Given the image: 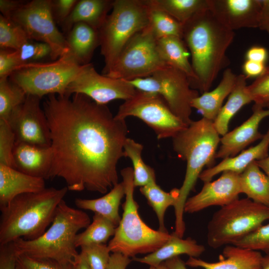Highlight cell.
I'll return each mask as SVG.
<instances>
[{
	"instance_id": "10",
	"label": "cell",
	"mask_w": 269,
	"mask_h": 269,
	"mask_svg": "<svg viewBox=\"0 0 269 269\" xmlns=\"http://www.w3.org/2000/svg\"><path fill=\"white\" fill-rule=\"evenodd\" d=\"M127 81L137 90L160 95L172 113L185 124L192 121V102L199 95L191 88L189 78L182 71L167 65L149 76Z\"/></svg>"
},
{
	"instance_id": "19",
	"label": "cell",
	"mask_w": 269,
	"mask_h": 269,
	"mask_svg": "<svg viewBox=\"0 0 269 269\" xmlns=\"http://www.w3.org/2000/svg\"><path fill=\"white\" fill-rule=\"evenodd\" d=\"M13 158L15 169L32 176L49 179L53 162L51 146L15 142Z\"/></svg>"
},
{
	"instance_id": "35",
	"label": "cell",
	"mask_w": 269,
	"mask_h": 269,
	"mask_svg": "<svg viewBox=\"0 0 269 269\" xmlns=\"http://www.w3.org/2000/svg\"><path fill=\"white\" fill-rule=\"evenodd\" d=\"M148 5V25L157 39L168 36L182 38L183 25L165 11L152 5L147 0Z\"/></svg>"
},
{
	"instance_id": "27",
	"label": "cell",
	"mask_w": 269,
	"mask_h": 269,
	"mask_svg": "<svg viewBox=\"0 0 269 269\" xmlns=\"http://www.w3.org/2000/svg\"><path fill=\"white\" fill-rule=\"evenodd\" d=\"M157 47L166 64L184 72L189 78L191 87L194 89L196 77L189 60L190 53L183 39L177 36L159 38L157 39Z\"/></svg>"
},
{
	"instance_id": "46",
	"label": "cell",
	"mask_w": 269,
	"mask_h": 269,
	"mask_svg": "<svg viewBox=\"0 0 269 269\" xmlns=\"http://www.w3.org/2000/svg\"><path fill=\"white\" fill-rule=\"evenodd\" d=\"M16 258L11 243L0 246V269H16Z\"/></svg>"
},
{
	"instance_id": "42",
	"label": "cell",
	"mask_w": 269,
	"mask_h": 269,
	"mask_svg": "<svg viewBox=\"0 0 269 269\" xmlns=\"http://www.w3.org/2000/svg\"><path fill=\"white\" fill-rule=\"evenodd\" d=\"M80 248V254L84 257L90 269H106L111 256L108 245H92Z\"/></svg>"
},
{
	"instance_id": "12",
	"label": "cell",
	"mask_w": 269,
	"mask_h": 269,
	"mask_svg": "<svg viewBox=\"0 0 269 269\" xmlns=\"http://www.w3.org/2000/svg\"><path fill=\"white\" fill-rule=\"evenodd\" d=\"M130 116L143 121L154 132L158 139L172 138L188 126L172 113L160 95L138 90L124 101L115 116L119 120Z\"/></svg>"
},
{
	"instance_id": "3",
	"label": "cell",
	"mask_w": 269,
	"mask_h": 269,
	"mask_svg": "<svg viewBox=\"0 0 269 269\" xmlns=\"http://www.w3.org/2000/svg\"><path fill=\"white\" fill-rule=\"evenodd\" d=\"M172 139L174 151L179 158L186 162L184 179L179 189L178 199L174 207L175 217L174 233L183 238L185 231L183 220L185 202L190 192L194 189L203 167L212 166L221 138L213 122L202 118L192 121Z\"/></svg>"
},
{
	"instance_id": "45",
	"label": "cell",
	"mask_w": 269,
	"mask_h": 269,
	"mask_svg": "<svg viewBox=\"0 0 269 269\" xmlns=\"http://www.w3.org/2000/svg\"><path fill=\"white\" fill-rule=\"evenodd\" d=\"M18 66L16 50L0 49V78L8 77Z\"/></svg>"
},
{
	"instance_id": "24",
	"label": "cell",
	"mask_w": 269,
	"mask_h": 269,
	"mask_svg": "<svg viewBox=\"0 0 269 269\" xmlns=\"http://www.w3.org/2000/svg\"><path fill=\"white\" fill-rule=\"evenodd\" d=\"M237 79V75L230 68L225 69L216 88L195 98L192 102V108L196 109L203 118L213 122L222 108L224 100L232 91Z\"/></svg>"
},
{
	"instance_id": "31",
	"label": "cell",
	"mask_w": 269,
	"mask_h": 269,
	"mask_svg": "<svg viewBox=\"0 0 269 269\" xmlns=\"http://www.w3.org/2000/svg\"><path fill=\"white\" fill-rule=\"evenodd\" d=\"M139 190L156 215L159 223L158 230L167 232L164 223L165 213L169 207L176 205L179 195V189L174 188L170 192H166L156 182H154L140 187Z\"/></svg>"
},
{
	"instance_id": "1",
	"label": "cell",
	"mask_w": 269,
	"mask_h": 269,
	"mask_svg": "<svg viewBox=\"0 0 269 269\" xmlns=\"http://www.w3.org/2000/svg\"><path fill=\"white\" fill-rule=\"evenodd\" d=\"M42 108L53 151L49 179H63L72 191L105 194L117 185L128 138L125 120L82 94L49 95Z\"/></svg>"
},
{
	"instance_id": "50",
	"label": "cell",
	"mask_w": 269,
	"mask_h": 269,
	"mask_svg": "<svg viewBox=\"0 0 269 269\" xmlns=\"http://www.w3.org/2000/svg\"><path fill=\"white\" fill-rule=\"evenodd\" d=\"M132 260L120 253H113L106 269H126Z\"/></svg>"
},
{
	"instance_id": "54",
	"label": "cell",
	"mask_w": 269,
	"mask_h": 269,
	"mask_svg": "<svg viewBox=\"0 0 269 269\" xmlns=\"http://www.w3.org/2000/svg\"><path fill=\"white\" fill-rule=\"evenodd\" d=\"M260 168L269 178V155L264 159L256 161Z\"/></svg>"
},
{
	"instance_id": "34",
	"label": "cell",
	"mask_w": 269,
	"mask_h": 269,
	"mask_svg": "<svg viewBox=\"0 0 269 269\" xmlns=\"http://www.w3.org/2000/svg\"><path fill=\"white\" fill-rule=\"evenodd\" d=\"M143 145L128 137L124 145V156L129 157L133 163L134 184L135 187H143L156 182L154 169L143 161L141 153Z\"/></svg>"
},
{
	"instance_id": "37",
	"label": "cell",
	"mask_w": 269,
	"mask_h": 269,
	"mask_svg": "<svg viewBox=\"0 0 269 269\" xmlns=\"http://www.w3.org/2000/svg\"><path fill=\"white\" fill-rule=\"evenodd\" d=\"M30 38L24 30L10 19L0 15V48L16 50Z\"/></svg>"
},
{
	"instance_id": "13",
	"label": "cell",
	"mask_w": 269,
	"mask_h": 269,
	"mask_svg": "<svg viewBox=\"0 0 269 269\" xmlns=\"http://www.w3.org/2000/svg\"><path fill=\"white\" fill-rule=\"evenodd\" d=\"M10 19L24 30L30 40L47 44L52 61L68 52L66 36L58 30L53 17L51 0L25 1Z\"/></svg>"
},
{
	"instance_id": "39",
	"label": "cell",
	"mask_w": 269,
	"mask_h": 269,
	"mask_svg": "<svg viewBox=\"0 0 269 269\" xmlns=\"http://www.w3.org/2000/svg\"><path fill=\"white\" fill-rule=\"evenodd\" d=\"M233 245L269 254V223L261 225Z\"/></svg>"
},
{
	"instance_id": "21",
	"label": "cell",
	"mask_w": 269,
	"mask_h": 269,
	"mask_svg": "<svg viewBox=\"0 0 269 269\" xmlns=\"http://www.w3.org/2000/svg\"><path fill=\"white\" fill-rule=\"evenodd\" d=\"M45 188L44 179L0 164V208L7 206L18 195L39 192Z\"/></svg>"
},
{
	"instance_id": "18",
	"label": "cell",
	"mask_w": 269,
	"mask_h": 269,
	"mask_svg": "<svg viewBox=\"0 0 269 269\" xmlns=\"http://www.w3.org/2000/svg\"><path fill=\"white\" fill-rule=\"evenodd\" d=\"M209 3L215 14L231 30L258 28L261 0H209Z\"/></svg>"
},
{
	"instance_id": "51",
	"label": "cell",
	"mask_w": 269,
	"mask_h": 269,
	"mask_svg": "<svg viewBox=\"0 0 269 269\" xmlns=\"http://www.w3.org/2000/svg\"><path fill=\"white\" fill-rule=\"evenodd\" d=\"M258 28L269 34V0H261Z\"/></svg>"
},
{
	"instance_id": "41",
	"label": "cell",
	"mask_w": 269,
	"mask_h": 269,
	"mask_svg": "<svg viewBox=\"0 0 269 269\" xmlns=\"http://www.w3.org/2000/svg\"><path fill=\"white\" fill-rule=\"evenodd\" d=\"M15 135L8 122L0 120V164L14 168L13 151Z\"/></svg>"
},
{
	"instance_id": "43",
	"label": "cell",
	"mask_w": 269,
	"mask_h": 269,
	"mask_svg": "<svg viewBox=\"0 0 269 269\" xmlns=\"http://www.w3.org/2000/svg\"><path fill=\"white\" fill-rule=\"evenodd\" d=\"M16 269H73V265L63 264L50 259L16 254Z\"/></svg>"
},
{
	"instance_id": "23",
	"label": "cell",
	"mask_w": 269,
	"mask_h": 269,
	"mask_svg": "<svg viewBox=\"0 0 269 269\" xmlns=\"http://www.w3.org/2000/svg\"><path fill=\"white\" fill-rule=\"evenodd\" d=\"M114 0H80L67 18L61 25L66 34L76 23L83 22L99 29L111 10Z\"/></svg>"
},
{
	"instance_id": "17",
	"label": "cell",
	"mask_w": 269,
	"mask_h": 269,
	"mask_svg": "<svg viewBox=\"0 0 269 269\" xmlns=\"http://www.w3.org/2000/svg\"><path fill=\"white\" fill-rule=\"evenodd\" d=\"M253 114L241 125L227 133L220 139L221 145L217 151L215 158L234 157L254 141L264 136L259 131L260 124L269 116V109L254 104Z\"/></svg>"
},
{
	"instance_id": "7",
	"label": "cell",
	"mask_w": 269,
	"mask_h": 269,
	"mask_svg": "<svg viewBox=\"0 0 269 269\" xmlns=\"http://www.w3.org/2000/svg\"><path fill=\"white\" fill-rule=\"evenodd\" d=\"M147 0H114L111 13L98 29L103 74L107 75L125 45L148 25Z\"/></svg>"
},
{
	"instance_id": "4",
	"label": "cell",
	"mask_w": 269,
	"mask_h": 269,
	"mask_svg": "<svg viewBox=\"0 0 269 269\" xmlns=\"http://www.w3.org/2000/svg\"><path fill=\"white\" fill-rule=\"evenodd\" d=\"M68 188H45L37 192L22 194L0 208V246L22 238L35 240L51 224L57 208Z\"/></svg>"
},
{
	"instance_id": "44",
	"label": "cell",
	"mask_w": 269,
	"mask_h": 269,
	"mask_svg": "<svg viewBox=\"0 0 269 269\" xmlns=\"http://www.w3.org/2000/svg\"><path fill=\"white\" fill-rule=\"evenodd\" d=\"M77 0H51V12L55 22L61 25L71 14Z\"/></svg>"
},
{
	"instance_id": "52",
	"label": "cell",
	"mask_w": 269,
	"mask_h": 269,
	"mask_svg": "<svg viewBox=\"0 0 269 269\" xmlns=\"http://www.w3.org/2000/svg\"><path fill=\"white\" fill-rule=\"evenodd\" d=\"M169 269H187L184 262L179 256H176L164 262Z\"/></svg>"
},
{
	"instance_id": "32",
	"label": "cell",
	"mask_w": 269,
	"mask_h": 269,
	"mask_svg": "<svg viewBox=\"0 0 269 269\" xmlns=\"http://www.w3.org/2000/svg\"><path fill=\"white\" fill-rule=\"evenodd\" d=\"M184 25L195 15L210 7L209 0H149Z\"/></svg>"
},
{
	"instance_id": "30",
	"label": "cell",
	"mask_w": 269,
	"mask_h": 269,
	"mask_svg": "<svg viewBox=\"0 0 269 269\" xmlns=\"http://www.w3.org/2000/svg\"><path fill=\"white\" fill-rule=\"evenodd\" d=\"M241 193L252 201L269 207V178L256 161L240 174Z\"/></svg>"
},
{
	"instance_id": "33",
	"label": "cell",
	"mask_w": 269,
	"mask_h": 269,
	"mask_svg": "<svg viewBox=\"0 0 269 269\" xmlns=\"http://www.w3.org/2000/svg\"><path fill=\"white\" fill-rule=\"evenodd\" d=\"M116 226L104 216L94 213L93 221L84 231L78 234L75 238L76 248L83 246L105 244L113 236Z\"/></svg>"
},
{
	"instance_id": "48",
	"label": "cell",
	"mask_w": 269,
	"mask_h": 269,
	"mask_svg": "<svg viewBox=\"0 0 269 269\" xmlns=\"http://www.w3.org/2000/svg\"><path fill=\"white\" fill-rule=\"evenodd\" d=\"M268 50L264 47L254 46L246 52V60L265 63L268 58Z\"/></svg>"
},
{
	"instance_id": "55",
	"label": "cell",
	"mask_w": 269,
	"mask_h": 269,
	"mask_svg": "<svg viewBox=\"0 0 269 269\" xmlns=\"http://www.w3.org/2000/svg\"><path fill=\"white\" fill-rule=\"evenodd\" d=\"M261 269H269V254L263 257Z\"/></svg>"
},
{
	"instance_id": "11",
	"label": "cell",
	"mask_w": 269,
	"mask_h": 269,
	"mask_svg": "<svg viewBox=\"0 0 269 269\" xmlns=\"http://www.w3.org/2000/svg\"><path fill=\"white\" fill-rule=\"evenodd\" d=\"M166 66L158 51L157 39L147 26L127 42L106 76L131 81L149 76Z\"/></svg>"
},
{
	"instance_id": "29",
	"label": "cell",
	"mask_w": 269,
	"mask_h": 269,
	"mask_svg": "<svg viewBox=\"0 0 269 269\" xmlns=\"http://www.w3.org/2000/svg\"><path fill=\"white\" fill-rule=\"evenodd\" d=\"M247 79L243 74L237 75L236 84L227 102L213 121L214 127L219 135L223 136L228 133L231 119L244 106L252 102L247 90Z\"/></svg>"
},
{
	"instance_id": "2",
	"label": "cell",
	"mask_w": 269,
	"mask_h": 269,
	"mask_svg": "<svg viewBox=\"0 0 269 269\" xmlns=\"http://www.w3.org/2000/svg\"><path fill=\"white\" fill-rule=\"evenodd\" d=\"M234 36V31L210 7L183 25L182 39L191 54L196 77L194 90L202 94L208 92L219 72L229 64L226 52Z\"/></svg>"
},
{
	"instance_id": "22",
	"label": "cell",
	"mask_w": 269,
	"mask_h": 269,
	"mask_svg": "<svg viewBox=\"0 0 269 269\" xmlns=\"http://www.w3.org/2000/svg\"><path fill=\"white\" fill-rule=\"evenodd\" d=\"M269 149V127L260 142L254 146L244 150L237 155L223 159L218 164L202 171L199 178L204 182L211 181L218 174L231 171L241 174L252 162L267 157Z\"/></svg>"
},
{
	"instance_id": "6",
	"label": "cell",
	"mask_w": 269,
	"mask_h": 269,
	"mask_svg": "<svg viewBox=\"0 0 269 269\" xmlns=\"http://www.w3.org/2000/svg\"><path fill=\"white\" fill-rule=\"evenodd\" d=\"M121 175L125 189L123 214L108 248L113 253H120L130 258L137 254L152 253L163 246L171 234L151 229L140 217L139 206L134 199L133 168L123 169Z\"/></svg>"
},
{
	"instance_id": "14",
	"label": "cell",
	"mask_w": 269,
	"mask_h": 269,
	"mask_svg": "<svg viewBox=\"0 0 269 269\" xmlns=\"http://www.w3.org/2000/svg\"><path fill=\"white\" fill-rule=\"evenodd\" d=\"M136 91L126 80L99 74L90 63L81 66L78 73L67 87L65 95L82 94L97 104L106 105L115 100L126 101L132 97Z\"/></svg>"
},
{
	"instance_id": "8",
	"label": "cell",
	"mask_w": 269,
	"mask_h": 269,
	"mask_svg": "<svg viewBox=\"0 0 269 269\" xmlns=\"http://www.w3.org/2000/svg\"><path fill=\"white\" fill-rule=\"evenodd\" d=\"M268 220L269 207L238 198L213 214L207 226V243L213 249L233 245Z\"/></svg>"
},
{
	"instance_id": "36",
	"label": "cell",
	"mask_w": 269,
	"mask_h": 269,
	"mask_svg": "<svg viewBox=\"0 0 269 269\" xmlns=\"http://www.w3.org/2000/svg\"><path fill=\"white\" fill-rule=\"evenodd\" d=\"M26 95L8 77L0 78V120L7 121L12 111L24 101Z\"/></svg>"
},
{
	"instance_id": "28",
	"label": "cell",
	"mask_w": 269,
	"mask_h": 269,
	"mask_svg": "<svg viewBox=\"0 0 269 269\" xmlns=\"http://www.w3.org/2000/svg\"><path fill=\"white\" fill-rule=\"evenodd\" d=\"M125 195V186L122 181L101 197L93 199L76 198L75 204L81 209L90 210L104 216L117 227L121 220L119 207Z\"/></svg>"
},
{
	"instance_id": "38",
	"label": "cell",
	"mask_w": 269,
	"mask_h": 269,
	"mask_svg": "<svg viewBox=\"0 0 269 269\" xmlns=\"http://www.w3.org/2000/svg\"><path fill=\"white\" fill-rule=\"evenodd\" d=\"M19 66L38 62L47 57H51V49L46 43L29 40L16 50Z\"/></svg>"
},
{
	"instance_id": "53",
	"label": "cell",
	"mask_w": 269,
	"mask_h": 269,
	"mask_svg": "<svg viewBox=\"0 0 269 269\" xmlns=\"http://www.w3.org/2000/svg\"><path fill=\"white\" fill-rule=\"evenodd\" d=\"M73 269H90L84 257L79 253L73 264Z\"/></svg>"
},
{
	"instance_id": "47",
	"label": "cell",
	"mask_w": 269,
	"mask_h": 269,
	"mask_svg": "<svg viewBox=\"0 0 269 269\" xmlns=\"http://www.w3.org/2000/svg\"><path fill=\"white\" fill-rule=\"evenodd\" d=\"M266 67L265 63L246 60L242 67L243 74L247 78H257L263 73Z\"/></svg>"
},
{
	"instance_id": "49",
	"label": "cell",
	"mask_w": 269,
	"mask_h": 269,
	"mask_svg": "<svg viewBox=\"0 0 269 269\" xmlns=\"http://www.w3.org/2000/svg\"><path fill=\"white\" fill-rule=\"evenodd\" d=\"M25 2L22 0H0V14L10 19L12 14Z\"/></svg>"
},
{
	"instance_id": "15",
	"label": "cell",
	"mask_w": 269,
	"mask_h": 269,
	"mask_svg": "<svg viewBox=\"0 0 269 269\" xmlns=\"http://www.w3.org/2000/svg\"><path fill=\"white\" fill-rule=\"evenodd\" d=\"M41 98L27 95L24 101L10 114L7 122L15 137V142L42 147L51 145L50 130Z\"/></svg>"
},
{
	"instance_id": "16",
	"label": "cell",
	"mask_w": 269,
	"mask_h": 269,
	"mask_svg": "<svg viewBox=\"0 0 269 269\" xmlns=\"http://www.w3.org/2000/svg\"><path fill=\"white\" fill-rule=\"evenodd\" d=\"M240 193V174L224 171L217 180L204 182L201 191L187 199L184 212L194 213L212 206H224L238 199Z\"/></svg>"
},
{
	"instance_id": "20",
	"label": "cell",
	"mask_w": 269,
	"mask_h": 269,
	"mask_svg": "<svg viewBox=\"0 0 269 269\" xmlns=\"http://www.w3.org/2000/svg\"><path fill=\"white\" fill-rule=\"evenodd\" d=\"M223 256L224 258L217 262H208L189 257L185 264L204 269H261L264 257L259 251L233 245L226 246Z\"/></svg>"
},
{
	"instance_id": "26",
	"label": "cell",
	"mask_w": 269,
	"mask_h": 269,
	"mask_svg": "<svg viewBox=\"0 0 269 269\" xmlns=\"http://www.w3.org/2000/svg\"><path fill=\"white\" fill-rule=\"evenodd\" d=\"M205 251L204 246L198 244L194 239L190 237L184 239L173 233L170 239L157 250L142 258L134 257L133 260L149 266H156L183 254L198 258Z\"/></svg>"
},
{
	"instance_id": "40",
	"label": "cell",
	"mask_w": 269,
	"mask_h": 269,
	"mask_svg": "<svg viewBox=\"0 0 269 269\" xmlns=\"http://www.w3.org/2000/svg\"><path fill=\"white\" fill-rule=\"evenodd\" d=\"M247 90L255 105L269 109V65L251 84L247 86Z\"/></svg>"
},
{
	"instance_id": "9",
	"label": "cell",
	"mask_w": 269,
	"mask_h": 269,
	"mask_svg": "<svg viewBox=\"0 0 269 269\" xmlns=\"http://www.w3.org/2000/svg\"><path fill=\"white\" fill-rule=\"evenodd\" d=\"M81 66L67 53L51 62L20 65L11 73L8 78L21 87L26 95L36 96L41 99L50 94L64 95Z\"/></svg>"
},
{
	"instance_id": "25",
	"label": "cell",
	"mask_w": 269,
	"mask_h": 269,
	"mask_svg": "<svg viewBox=\"0 0 269 269\" xmlns=\"http://www.w3.org/2000/svg\"><path fill=\"white\" fill-rule=\"evenodd\" d=\"M66 35L68 53L80 65L90 63L95 49L100 46L98 30L79 22L75 24Z\"/></svg>"
},
{
	"instance_id": "5",
	"label": "cell",
	"mask_w": 269,
	"mask_h": 269,
	"mask_svg": "<svg viewBox=\"0 0 269 269\" xmlns=\"http://www.w3.org/2000/svg\"><path fill=\"white\" fill-rule=\"evenodd\" d=\"M91 223L86 212L69 206L62 200L50 226L41 236L33 240L20 238L11 243L17 255L73 265L79 254L75 245L76 236L78 231L86 228Z\"/></svg>"
},
{
	"instance_id": "56",
	"label": "cell",
	"mask_w": 269,
	"mask_h": 269,
	"mask_svg": "<svg viewBox=\"0 0 269 269\" xmlns=\"http://www.w3.org/2000/svg\"><path fill=\"white\" fill-rule=\"evenodd\" d=\"M149 269H169L164 262L156 266H150Z\"/></svg>"
}]
</instances>
